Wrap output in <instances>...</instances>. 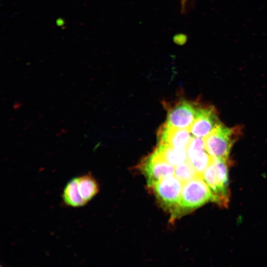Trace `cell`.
Listing matches in <instances>:
<instances>
[{
	"instance_id": "6da1fadb",
	"label": "cell",
	"mask_w": 267,
	"mask_h": 267,
	"mask_svg": "<svg viewBox=\"0 0 267 267\" xmlns=\"http://www.w3.org/2000/svg\"><path fill=\"white\" fill-rule=\"evenodd\" d=\"M228 161L213 158L202 174L215 197V202L222 207L229 203V190Z\"/></svg>"
},
{
	"instance_id": "7a4b0ae2",
	"label": "cell",
	"mask_w": 267,
	"mask_h": 267,
	"mask_svg": "<svg viewBox=\"0 0 267 267\" xmlns=\"http://www.w3.org/2000/svg\"><path fill=\"white\" fill-rule=\"evenodd\" d=\"M215 202L214 196L201 175L183 183L178 211H189Z\"/></svg>"
},
{
	"instance_id": "3957f363",
	"label": "cell",
	"mask_w": 267,
	"mask_h": 267,
	"mask_svg": "<svg viewBox=\"0 0 267 267\" xmlns=\"http://www.w3.org/2000/svg\"><path fill=\"white\" fill-rule=\"evenodd\" d=\"M235 132L222 124L204 138L205 149L212 157L228 161Z\"/></svg>"
},
{
	"instance_id": "277c9868",
	"label": "cell",
	"mask_w": 267,
	"mask_h": 267,
	"mask_svg": "<svg viewBox=\"0 0 267 267\" xmlns=\"http://www.w3.org/2000/svg\"><path fill=\"white\" fill-rule=\"evenodd\" d=\"M182 186L181 181L172 176L154 182L150 187L164 205L178 211Z\"/></svg>"
},
{
	"instance_id": "5b68a950",
	"label": "cell",
	"mask_w": 267,
	"mask_h": 267,
	"mask_svg": "<svg viewBox=\"0 0 267 267\" xmlns=\"http://www.w3.org/2000/svg\"><path fill=\"white\" fill-rule=\"evenodd\" d=\"M198 107L187 101L178 102L169 109L166 124L177 129H188L195 120Z\"/></svg>"
},
{
	"instance_id": "8992f818",
	"label": "cell",
	"mask_w": 267,
	"mask_h": 267,
	"mask_svg": "<svg viewBox=\"0 0 267 267\" xmlns=\"http://www.w3.org/2000/svg\"><path fill=\"white\" fill-rule=\"evenodd\" d=\"M142 168L146 177L147 184L150 187L154 182L173 176L175 169L174 166L165 161L155 151L146 158Z\"/></svg>"
},
{
	"instance_id": "52a82bcc",
	"label": "cell",
	"mask_w": 267,
	"mask_h": 267,
	"mask_svg": "<svg viewBox=\"0 0 267 267\" xmlns=\"http://www.w3.org/2000/svg\"><path fill=\"white\" fill-rule=\"evenodd\" d=\"M221 124L213 107H198L195 120L189 130L194 137L204 138Z\"/></svg>"
},
{
	"instance_id": "ba28073f",
	"label": "cell",
	"mask_w": 267,
	"mask_h": 267,
	"mask_svg": "<svg viewBox=\"0 0 267 267\" xmlns=\"http://www.w3.org/2000/svg\"><path fill=\"white\" fill-rule=\"evenodd\" d=\"M191 134L188 129L174 128L165 123L158 132L159 143L187 149L192 138Z\"/></svg>"
},
{
	"instance_id": "9c48e42d",
	"label": "cell",
	"mask_w": 267,
	"mask_h": 267,
	"mask_svg": "<svg viewBox=\"0 0 267 267\" xmlns=\"http://www.w3.org/2000/svg\"><path fill=\"white\" fill-rule=\"evenodd\" d=\"M155 151L165 161L173 166H177L188 160L187 149L159 143Z\"/></svg>"
},
{
	"instance_id": "30bf717a",
	"label": "cell",
	"mask_w": 267,
	"mask_h": 267,
	"mask_svg": "<svg viewBox=\"0 0 267 267\" xmlns=\"http://www.w3.org/2000/svg\"><path fill=\"white\" fill-rule=\"evenodd\" d=\"M76 178L80 193L88 203L98 192V184L91 174L84 175Z\"/></svg>"
},
{
	"instance_id": "8fae6325",
	"label": "cell",
	"mask_w": 267,
	"mask_h": 267,
	"mask_svg": "<svg viewBox=\"0 0 267 267\" xmlns=\"http://www.w3.org/2000/svg\"><path fill=\"white\" fill-rule=\"evenodd\" d=\"M62 199L64 204L72 207H82L87 203L80 193L76 178L71 179L65 185Z\"/></svg>"
},
{
	"instance_id": "7c38bea8",
	"label": "cell",
	"mask_w": 267,
	"mask_h": 267,
	"mask_svg": "<svg viewBox=\"0 0 267 267\" xmlns=\"http://www.w3.org/2000/svg\"><path fill=\"white\" fill-rule=\"evenodd\" d=\"M187 157L188 160L193 165L197 172L201 175L213 159L206 149L187 154Z\"/></svg>"
},
{
	"instance_id": "4fadbf2b",
	"label": "cell",
	"mask_w": 267,
	"mask_h": 267,
	"mask_svg": "<svg viewBox=\"0 0 267 267\" xmlns=\"http://www.w3.org/2000/svg\"><path fill=\"white\" fill-rule=\"evenodd\" d=\"M174 175L183 183L194 178L199 174L197 172L191 162L187 160L176 166L175 169Z\"/></svg>"
},
{
	"instance_id": "5bb4252c",
	"label": "cell",
	"mask_w": 267,
	"mask_h": 267,
	"mask_svg": "<svg viewBox=\"0 0 267 267\" xmlns=\"http://www.w3.org/2000/svg\"><path fill=\"white\" fill-rule=\"evenodd\" d=\"M56 24L58 26H61L62 25H63L64 24V21L62 19V18H58L57 20H56Z\"/></svg>"
}]
</instances>
